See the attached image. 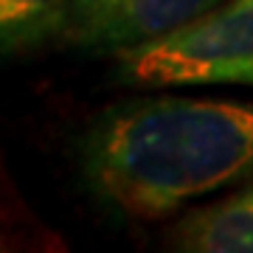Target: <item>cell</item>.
Segmentation results:
<instances>
[{"mask_svg":"<svg viewBox=\"0 0 253 253\" xmlns=\"http://www.w3.org/2000/svg\"><path fill=\"white\" fill-rule=\"evenodd\" d=\"M82 166L129 217H169L253 174V101L158 96L113 107L84 135Z\"/></svg>","mask_w":253,"mask_h":253,"instance_id":"1","label":"cell"},{"mask_svg":"<svg viewBox=\"0 0 253 253\" xmlns=\"http://www.w3.org/2000/svg\"><path fill=\"white\" fill-rule=\"evenodd\" d=\"M73 0H0V59L31 54L68 37Z\"/></svg>","mask_w":253,"mask_h":253,"instance_id":"5","label":"cell"},{"mask_svg":"<svg viewBox=\"0 0 253 253\" xmlns=\"http://www.w3.org/2000/svg\"><path fill=\"white\" fill-rule=\"evenodd\" d=\"M172 245L189 253H253V180L189 211L174 225Z\"/></svg>","mask_w":253,"mask_h":253,"instance_id":"4","label":"cell"},{"mask_svg":"<svg viewBox=\"0 0 253 253\" xmlns=\"http://www.w3.org/2000/svg\"><path fill=\"white\" fill-rule=\"evenodd\" d=\"M225 0H73L68 40L73 45L118 54L194 23Z\"/></svg>","mask_w":253,"mask_h":253,"instance_id":"3","label":"cell"},{"mask_svg":"<svg viewBox=\"0 0 253 253\" xmlns=\"http://www.w3.org/2000/svg\"><path fill=\"white\" fill-rule=\"evenodd\" d=\"M135 84H253V0H225L172 34L118 51Z\"/></svg>","mask_w":253,"mask_h":253,"instance_id":"2","label":"cell"}]
</instances>
